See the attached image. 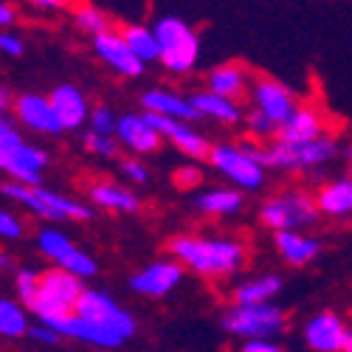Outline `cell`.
Segmentation results:
<instances>
[{
    "instance_id": "obj_30",
    "label": "cell",
    "mask_w": 352,
    "mask_h": 352,
    "mask_svg": "<svg viewBox=\"0 0 352 352\" xmlns=\"http://www.w3.org/2000/svg\"><path fill=\"white\" fill-rule=\"evenodd\" d=\"M82 150L91 158L113 161V158H119L122 144H119V138H116V133H99L94 127H87L85 135H82Z\"/></svg>"
},
{
    "instance_id": "obj_21",
    "label": "cell",
    "mask_w": 352,
    "mask_h": 352,
    "mask_svg": "<svg viewBox=\"0 0 352 352\" xmlns=\"http://www.w3.org/2000/svg\"><path fill=\"white\" fill-rule=\"evenodd\" d=\"M274 248L290 268H305L318 259L324 243L310 234V228H282L274 231Z\"/></svg>"
},
{
    "instance_id": "obj_10",
    "label": "cell",
    "mask_w": 352,
    "mask_h": 352,
    "mask_svg": "<svg viewBox=\"0 0 352 352\" xmlns=\"http://www.w3.org/2000/svg\"><path fill=\"white\" fill-rule=\"evenodd\" d=\"M34 243H37V251L51 262V265H60V268H65V271H71V274H76L82 279H91V276L99 274V262L91 254H87V251H82L68 237V234L60 231V228L43 226L37 231Z\"/></svg>"
},
{
    "instance_id": "obj_15",
    "label": "cell",
    "mask_w": 352,
    "mask_h": 352,
    "mask_svg": "<svg viewBox=\"0 0 352 352\" xmlns=\"http://www.w3.org/2000/svg\"><path fill=\"white\" fill-rule=\"evenodd\" d=\"M116 138H119V144L133 155H155V153H161V146L166 141L161 135V130L153 124V119H150V113L146 110L122 113L119 124H116Z\"/></svg>"
},
{
    "instance_id": "obj_1",
    "label": "cell",
    "mask_w": 352,
    "mask_h": 352,
    "mask_svg": "<svg viewBox=\"0 0 352 352\" xmlns=\"http://www.w3.org/2000/svg\"><path fill=\"white\" fill-rule=\"evenodd\" d=\"M56 330L63 333L65 341H79L99 349H119L135 336L138 321L110 293L99 287H85L76 310L63 318Z\"/></svg>"
},
{
    "instance_id": "obj_24",
    "label": "cell",
    "mask_w": 352,
    "mask_h": 352,
    "mask_svg": "<svg viewBox=\"0 0 352 352\" xmlns=\"http://www.w3.org/2000/svg\"><path fill=\"white\" fill-rule=\"evenodd\" d=\"M141 110L146 113H161V116H172V119H186V122H200L203 116L197 113L192 96H184L178 91H172V87H150V91H144L141 99H138Z\"/></svg>"
},
{
    "instance_id": "obj_4",
    "label": "cell",
    "mask_w": 352,
    "mask_h": 352,
    "mask_svg": "<svg viewBox=\"0 0 352 352\" xmlns=\"http://www.w3.org/2000/svg\"><path fill=\"white\" fill-rule=\"evenodd\" d=\"M9 200L20 203L25 212H32L43 223H87L94 220L96 206L91 200H79L63 192L45 189L43 184H23V181H6L0 186Z\"/></svg>"
},
{
    "instance_id": "obj_46",
    "label": "cell",
    "mask_w": 352,
    "mask_h": 352,
    "mask_svg": "<svg viewBox=\"0 0 352 352\" xmlns=\"http://www.w3.org/2000/svg\"><path fill=\"white\" fill-rule=\"evenodd\" d=\"M344 352H352V330L346 333V341H344Z\"/></svg>"
},
{
    "instance_id": "obj_18",
    "label": "cell",
    "mask_w": 352,
    "mask_h": 352,
    "mask_svg": "<svg viewBox=\"0 0 352 352\" xmlns=\"http://www.w3.org/2000/svg\"><path fill=\"white\" fill-rule=\"evenodd\" d=\"M192 209L206 220H228L245 209V192L237 186H203L192 197Z\"/></svg>"
},
{
    "instance_id": "obj_20",
    "label": "cell",
    "mask_w": 352,
    "mask_h": 352,
    "mask_svg": "<svg viewBox=\"0 0 352 352\" xmlns=\"http://www.w3.org/2000/svg\"><path fill=\"white\" fill-rule=\"evenodd\" d=\"M48 99H51L54 113H56V119H60L65 133H76V130L87 127V119H91V102H87L82 87H76L71 82H63V85L51 87Z\"/></svg>"
},
{
    "instance_id": "obj_44",
    "label": "cell",
    "mask_w": 352,
    "mask_h": 352,
    "mask_svg": "<svg viewBox=\"0 0 352 352\" xmlns=\"http://www.w3.org/2000/svg\"><path fill=\"white\" fill-rule=\"evenodd\" d=\"M12 104H14V94H12V87L0 82V107L12 113Z\"/></svg>"
},
{
    "instance_id": "obj_9",
    "label": "cell",
    "mask_w": 352,
    "mask_h": 352,
    "mask_svg": "<svg viewBox=\"0 0 352 352\" xmlns=\"http://www.w3.org/2000/svg\"><path fill=\"white\" fill-rule=\"evenodd\" d=\"M220 327L231 338H282L287 327V316L279 305L262 302V305H231L220 316Z\"/></svg>"
},
{
    "instance_id": "obj_3",
    "label": "cell",
    "mask_w": 352,
    "mask_h": 352,
    "mask_svg": "<svg viewBox=\"0 0 352 352\" xmlns=\"http://www.w3.org/2000/svg\"><path fill=\"white\" fill-rule=\"evenodd\" d=\"M243 146L265 164L271 172H287V175H318L327 166L338 161H352V146L344 144L338 133H324L318 138L290 144L282 138L271 141H254V138H240Z\"/></svg>"
},
{
    "instance_id": "obj_7",
    "label": "cell",
    "mask_w": 352,
    "mask_h": 352,
    "mask_svg": "<svg viewBox=\"0 0 352 352\" xmlns=\"http://www.w3.org/2000/svg\"><path fill=\"white\" fill-rule=\"evenodd\" d=\"M153 28L161 45V54H158L161 68L175 76L192 74L200 63V37L195 32V25L186 23L184 17L166 14V17H158Z\"/></svg>"
},
{
    "instance_id": "obj_32",
    "label": "cell",
    "mask_w": 352,
    "mask_h": 352,
    "mask_svg": "<svg viewBox=\"0 0 352 352\" xmlns=\"http://www.w3.org/2000/svg\"><path fill=\"white\" fill-rule=\"evenodd\" d=\"M276 133H279V124L271 119L268 113H262L256 107H248L245 110V119H243V135L245 138L271 141V138H276Z\"/></svg>"
},
{
    "instance_id": "obj_26",
    "label": "cell",
    "mask_w": 352,
    "mask_h": 352,
    "mask_svg": "<svg viewBox=\"0 0 352 352\" xmlns=\"http://www.w3.org/2000/svg\"><path fill=\"white\" fill-rule=\"evenodd\" d=\"M192 102H195V107H197V113L203 116V119H212L214 124H223V127H243V119H245L243 102L228 99L223 94H214V91H209V87L195 91Z\"/></svg>"
},
{
    "instance_id": "obj_22",
    "label": "cell",
    "mask_w": 352,
    "mask_h": 352,
    "mask_svg": "<svg viewBox=\"0 0 352 352\" xmlns=\"http://www.w3.org/2000/svg\"><path fill=\"white\" fill-rule=\"evenodd\" d=\"M324 133H330L327 113L321 110L318 104H313V102H302V104L279 124L276 138L290 141V144H302V141L318 138V135H324Z\"/></svg>"
},
{
    "instance_id": "obj_19",
    "label": "cell",
    "mask_w": 352,
    "mask_h": 352,
    "mask_svg": "<svg viewBox=\"0 0 352 352\" xmlns=\"http://www.w3.org/2000/svg\"><path fill=\"white\" fill-rule=\"evenodd\" d=\"M85 192H87V200L102 212H110V214H138L141 212V197L127 184H119L113 178H94Z\"/></svg>"
},
{
    "instance_id": "obj_34",
    "label": "cell",
    "mask_w": 352,
    "mask_h": 352,
    "mask_svg": "<svg viewBox=\"0 0 352 352\" xmlns=\"http://www.w3.org/2000/svg\"><path fill=\"white\" fill-rule=\"evenodd\" d=\"M37 290H40V271H34V268H17L14 271V293L28 310H32Z\"/></svg>"
},
{
    "instance_id": "obj_41",
    "label": "cell",
    "mask_w": 352,
    "mask_h": 352,
    "mask_svg": "<svg viewBox=\"0 0 352 352\" xmlns=\"http://www.w3.org/2000/svg\"><path fill=\"white\" fill-rule=\"evenodd\" d=\"M240 349L243 352H282V341H276V338H248V341H240Z\"/></svg>"
},
{
    "instance_id": "obj_42",
    "label": "cell",
    "mask_w": 352,
    "mask_h": 352,
    "mask_svg": "<svg viewBox=\"0 0 352 352\" xmlns=\"http://www.w3.org/2000/svg\"><path fill=\"white\" fill-rule=\"evenodd\" d=\"M32 9L37 12H48V14H56V12H63L71 6V0H25Z\"/></svg>"
},
{
    "instance_id": "obj_47",
    "label": "cell",
    "mask_w": 352,
    "mask_h": 352,
    "mask_svg": "<svg viewBox=\"0 0 352 352\" xmlns=\"http://www.w3.org/2000/svg\"><path fill=\"white\" fill-rule=\"evenodd\" d=\"M3 119H9V110H3V107H0V122H3Z\"/></svg>"
},
{
    "instance_id": "obj_6",
    "label": "cell",
    "mask_w": 352,
    "mask_h": 352,
    "mask_svg": "<svg viewBox=\"0 0 352 352\" xmlns=\"http://www.w3.org/2000/svg\"><path fill=\"white\" fill-rule=\"evenodd\" d=\"M82 290H85V279L60 265L40 271V290L32 302V316L56 327L63 318H68L76 310Z\"/></svg>"
},
{
    "instance_id": "obj_5",
    "label": "cell",
    "mask_w": 352,
    "mask_h": 352,
    "mask_svg": "<svg viewBox=\"0 0 352 352\" xmlns=\"http://www.w3.org/2000/svg\"><path fill=\"white\" fill-rule=\"evenodd\" d=\"M256 220L262 228L282 231V228H313L321 220L316 206V195L305 186H282L259 203Z\"/></svg>"
},
{
    "instance_id": "obj_35",
    "label": "cell",
    "mask_w": 352,
    "mask_h": 352,
    "mask_svg": "<svg viewBox=\"0 0 352 352\" xmlns=\"http://www.w3.org/2000/svg\"><path fill=\"white\" fill-rule=\"evenodd\" d=\"M25 338L34 341V344H43V346H60V344L65 341L60 330L51 327V324H45V321H40V318L32 321V327H28V336H25Z\"/></svg>"
},
{
    "instance_id": "obj_38",
    "label": "cell",
    "mask_w": 352,
    "mask_h": 352,
    "mask_svg": "<svg viewBox=\"0 0 352 352\" xmlns=\"http://www.w3.org/2000/svg\"><path fill=\"white\" fill-rule=\"evenodd\" d=\"M25 234V223L14 214V212H9V209H0V240H6V243H14V240H20Z\"/></svg>"
},
{
    "instance_id": "obj_23",
    "label": "cell",
    "mask_w": 352,
    "mask_h": 352,
    "mask_svg": "<svg viewBox=\"0 0 352 352\" xmlns=\"http://www.w3.org/2000/svg\"><path fill=\"white\" fill-rule=\"evenodd\" d=\"M313 195H316V206L321 217L349 220L352 217V169L316 184Z\"/></svg>"
},
{
    "instance_id": "obj_29",
    "label": "cell",
    "mask_w": 352,
    "mask_h": 352,
    "mask_svg": "<svg viewBox=\"0 0 352 352\" xmlns=\"http://www.w3.org/2000/svg\"><path fill=\"white\" fill-rule=\"evenodd\" d=\"M122 37L127 40V45L141 56L146 65H150V63H158L161 45H158V34H155V28H153V25L127 23V25H122Z\"/></svg>"
},
{
    "instance_id": "obj_25",
    "label": "cell",
    "mask_w": 352,
    "mask_h": 352,
    "mask_svg": "<svg viewBox=\"0 0 352 352\" xmlns=\"http://www.w3.org/2000/svg\"><path fill=\"white\" fill-rule=\"evenodd\" d=\"M254 71L243 63H223V65H214L209 74H206V87L214 94H223L228 99H248L251 94V85H254Z\"/></svg>"
},
{
    "instance_id": "obj_36",
    "label": "cell",
    "mask_w": 352,
    "mask_h": 352,
    "mask_svg": "<svg viewBox=\"0 0 352 352\" xmlns=\"http://www.w3.org/2000/svg\"><path fill=\"white\" fill-rule=\"evenodd\" d=\"M122 178L133 186H144L146 181H150V166L144 164V155H133V158H124L122 161Z\"/></svg>"
},
{
    "instance_id": "obj_45",
    "label": "cell",
    "mask_w": 352,
    "mask_h": 352,
    "mask_svg": "<svg viewBox=\"0 0 352 352\" xmlns=\"http://www.w3.org/2000/svg\"><path fill=\"white\" fill-rule=\"evenodd\" d=\"M0 271H17L12 254H3V251H0Z\"/></svg>"
},
{
    "instance_id": "obj_33",
    "label": "cell",
    "mask_w": 352,
    "mask_h": 352,
    "mask_svg": "<svg viewBox=\"0 0 352 352\" xmlns=\"http://www.w3.org/2000/svg\"><path fill=\"white\" fill-rule=\"evenodd\" d=\"M203 161H189L186 158V164H181L178 169L172 172V184H175V189L178 192H197V189H203V184H206V169L200 166Z\"/></svg>"
},
{
    "instance_id": "obj_14",
    "label": "cell",
    "mask_w": 352,
    "mask_h": 352,
    "mask_svg": "<svg viewBox=\"0 0 352 352\" xmlns=\"http://www.w3.org/2000/svg\"><path fill=\"white\" fill-rule=\"evenodd\" d=\"M91 43H94V54L113 74H119L124 79H138L146 71V63L127 45L122 32H116V28H107V32L91 37Z\"/></svg>"
},
{
    "instance_id": "obj_11",
    "label": "cell",
    "mask_w": 352,
    "mask_h": 352,
    "mask_svg": "<svg viewBox=\"0 0 352 352\" xmlns=\"http://www.w3.org/2000/svg\"><path fill=\"white\" fill-rule=\"evenodd\" d=\"M299 104H302L299 94L293 91L290 85H285L282 79L265 76V74H256L254 76L251 94H248V107H256L262 113H268L276 124H282Z\"/></svg>"
},
{
    "instance_id": "obj_16",
    "label": "cell",
    "mask_w": 352,
    "mask_h": 352,
    "mask_svg": "<svg viewBox=\"0 0 352 352\" xmlns=\"http://www.w3.org/2000/svg\"><path fill=\"white\" fill-rule=\"evenodd\" d=\"M12 116L17 119V124L34 135H63V124L56 119L54 104L45 94H17L14 104H12Z\"/></svg>"
},
{
    "instance_id": "obj_28",
    "label": "cell",
    "mask_w": 352,
    "mask_h": 352,
    "mask_svg": "<svg viewBox=\"0 0 352 352\" xmlns=\"http://www.w3.org/2000/svg\"><path fill=\"white\" fill-rule=\"evenodd\" d=\"M32 327V316L20 299L0 296V341H23Z\"/></svg>"
},
{
    "instance_id": "obj_8",
    "label": "cell",
    "mask_w": 352,
    "mask_h": 352,
    "mask_svg": "<svg viewBox=\"0 0 352 352\" xmlns=\"http://www.w3.org/2000/svg\"><path fill=\"white\" fill-rule=\"evenodd\" d=\"M209 166L226 178L231 186H237L243 192H262L268 181V166L259 158H254L243 141H217L212 144L209 153Z\"/></svg>"
},
{
    "instance_id": "obj_39",
    "label": "cell",
    "mask_w": 352,
    "mask_h": 352,
    "mask_svg": "<svg viewBox=\"0 0 352 352\" xmlns=\"http://www.w3.org/2000/svg\"><path fill=\"white\" fill-rule=\"evenodd\" d=\"M0 54L3 56H12V60H17V56L25 54V43L20 34H14L12 28H0Z\"/></svg>"
},
{
    "instance_id": "obj_12",
    "label": "cell",
    "mask_w": 352,
    "mask_h": 352,
    "mask_svg": "<svg viewBox=\"0 0 352 352\" xmlns=\"http://www.w3.org/2000/svg\"><path fill=\"white\" fill-rule=\"evenodd\" d=\"M186 276V268L181 265L172 254L164 259H155L150 265H144L141 271H135L130 276V290L146 299H166L169 293L178 287Z\"/></svg>"
},
{
    "instance_id": "obj_27",
    "label": "cell",
    "mask_w": 352,
    "mask_h": 352,
    "mask_svg": "<svg viewBox=\"0 0 352 352\" xmlns=\"http://www.w3.org/2000/svg\"><path fill=\"white\" fill-rule=\"evenodd\" d=\"M285 282L279 274H259L245 282H240L231 290V305H262V302H274L282 293Z\"/></svg>"
},
{
    "instance_id": "obj_37",
    "label": "cell",
    "mask_w": 352,
    "mask_h": 352,
    "mask_svg": "<svg viewBox=\"0 0 352 352\" xmlns=\"http://www.w3.org/2000/svg\"><path fill=\"white\" fill-rule=\"evenodd\" d=\"M116 124H119V113L107 104H96L91 107V119H87V127H94L99 133H116Z\"/></svg>"
},
{
    "instance_id": "obj_40",
    "label": "cell",
    "mask_w": 352,
    "mask_h": 352,
    "mask_svg": "<svg viewBox=\"0 0 352 352\" xmlns=\"http://www.w3.org/2000/svg\"><path fill=\"white\" fill-rule=\"evenodd\" d=\"M25 138L20 133V127H14L9 119L0 122V150H14V146H20Z\"/></svg>"
},
{
    "instance_id": "obj_17",
    "label": "cell",
    "mask_w": 352,
    "mask_h": 352,
    "mask_svg": "<svg viewBox=\"0 0 352 352\" xmlns=\"http://www.w3.org/2000/svg\"><path fill=\"white\" fill-rule=\"evenodd\" d=\"M346 321L333 313V310H321L316 316H310L302 327V341L307 349L313 352H344V341H346Z\"/></svg>"
},
{
    "instance_id": "obj_43",
    "label": "cell",
    "mask_w": 352,
    "mask_h": 352,
    "mask_svg": "<svg viewBox=\"0 0 352 352\" xmlns=\"http://www.w3.org/2000/svg\"><path fill=\"white\" fill-rule=\"evenodd\" d=\"M17 23V9L9 0H0V28H12Z\"/></svg>"
},
{
    "instance_id": "obj_13",
    "label": "cell",
    "mask_w": 352,
    "mask_h": 352,
    "mask_svg": "<svg viewBox=\"0 0 352 352\" xmlns=\"http://www.w3.org/2000/svg\"><path fill=\"white\" fill-rule=\"evenodd\" d=\"M150 119L161 130L166 144H172L184 158H189V161H209L212 141H209V135H203L195 127V122L172 119V116H161V113H150Z\"/></svg>"
},
{
    "instance_id": "obj_31",
    "label": "cell",
    "mask_w": 352,
    "mask_h": 352,
    "mask_svg": "<svg viewBox=\"0 0 352 352\" xmlns=\"http://www.w3.org/2000/svg\"><path fill=\"white\" fill-rule=\"evenodd\" d=\"M74 25L79 28L82 34L96 37V34L107 32V28H113V20L99 6H94V3H79L74 9Z\"/></svg>"
},
{
    "instance_id": "obj_2",
    "label": "cell",
    "mask_w": 352,
    "mask_h": 352,
    "mask_svg": "<svg viewBox=\"0 0 352 352\" xmlns=\"http://www.w3.org/2000/svg\"><path fill=\"white\" fill-rule=\"evenodd\" d=\"M166 254H172L189 274L206 279V282L237 276L240 271H245L248 259H251V248L240 237L192 234V231L169 237Z\"/></svg>"
}]
</instances>
